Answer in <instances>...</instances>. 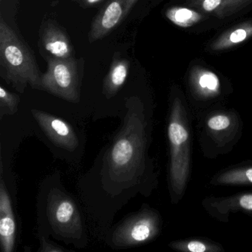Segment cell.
I'll return each mask as SVG.
<instances>
[{
  "instance_id": "cell-21",
  "label": "cell",
  "mask_w": 252,
  "mask_h": 252,
  "mask_svg": "<svg viewBox=\"0 0 252 252\" xmlns=\"http://www.w3.org/2000/svg\"><path fill=\"white\" fill-rule=\"evenodd\" d=\"M65 249L57 245L52 244L47 241L45 238H42L41 240V247L39 249V252H64Z\"/></svg>"
},
{
  "instance_id": "cell-6",
  "label": "cell",
  "mask_w": 252,
  "mask_h": 252,
  "mask_svg": "<svg viewBox=\"0 0 252 252\" xmlns=\"http://www.w3.org/2000/svg\"><path fill=\"white\" fill-rule=\"evenodd\" d=\"M159 231L158 217L144 209L126 218L113 233L112 242L118 248L139 246L153 240Z\"/></svg>"
},
{
  "instance_id": "cell-7",
  "label": "cell",
  "mask_w": 252,
  "mask_h": 252,
  "mask_svg": "<svg viewBox=\"0 0 252 252\" xmlns=\"http://www.w3.org/2000/svg\"><path fill=\"white\" fill-rule=\"evenodd\" d=\"M138 0H109L94 18L88 35L91 43L111 33L130 12Z\"/></svg>"
},
{
  "instance_id": "cell-1",
  "label": "cell",
  "mask_w": 252,
  "mask_h": 252,
  "mask_svg": "<svg viewBox=\"0 0 252 252\" xmlns=\"http://www.w3.org/2000/svg\"><path fill=\"white\" fill-rule=\"evenodd\" d=\"M125 125L110 149L109 175L113 181L135 182L144 166L145 122L141 112L128 106Z\"/></svg>"
},
{
  "instance_id": "cell-11",
  "label": "cell",
  "mask_w": 252,
  "mask_h": 252,
  "mask_svg": "<svg viewBox=\"0 0 252 252\" xmlns=\"http://www.w3.org/2000/svg\"><path fill=\"white\" fill-rule=\"evenodd\" d=\"M252 38V18L237 23L218 35L208 45L210 52L232 49Z\"/></svg>"
},
{
  "instance_id": "cell-12",
  "label": "cell",
  "mask_w": 252,
  "mask_h": 252,
  "mask_svg": "<svg viewBox=\"0 0 252 252\" xmlns=\"http://www.w3.org/2000/svg\"><path fill=\"white\" fill-rule=\"evenodd\" d=\"M189 80L194 92L201 96H214L219 93L220 88L219 78L206 67L201 66L192 67Z\"/></svg>"
},
{
  "instance_id": "cell-16",
  "label": "cell",
  "mask_w": 252,
  "mask_h": 252,
  "mask_svg": "<svg viewBox=\"0 0 252 252\" xmlns=\"http://www.w3.org/2000/svg\"><path fill=\"white\" fill-rule=\"evenodd\" d=\"M225 0H186V3L193 9L205 14L217 17Z\"/></svg>"
},
{
  "instance_id": "cell-3",
  "label": "cell",
  "mask_w": 252,
  "mask_h": 252,
  "mask_svg": "<svg viewBox=\"0 0 252 252\" xmlns=\"http://www.w3.org/2000/svg\"><path fill=\"white\" fill-rule=\"evenodd\" d=\"M181 113V101L176 98L172 106L168 135L171 147V182L177 194H182L189 169V140Z\"/></svg>"
},
{
  "instance_id": "cell-13",
  "label": "cell",
  "mask_w": 252,
  "mask_h": 252,
  "mask_svg": "<svg viewBox=\"0 0 252 252\" xmlns=\"http://www.w3.org/2000/svg\"><path fill=\"white\" fill-rule=\"evenodd\" d=\"M129 70V63L125 59H115L105 77L103 92L107 98L114 96L126 82Z\"/></svg>"
},
{
  "instance_id": "cell-4",
  "label": "cell",
  "mask_w": 252,
  "mask_h": 252,
  "mask_svg": "<svg viewBox=\"0 0 252 252\" xmlns=\"http://www.w3.org/2000/svg\"><path fill=\"white\" fill-rule=\"evenodd\" d=\"M47 70L42 76V90L72 103L80 98V70L79 62L73 58L67 60L46 59Z\"/></svg>"
},
{
  "instance_id": "cell-14",
  "label": "cell",
  "mask_w": 252,
  "mask_h": 252,
  "mask_svg": "<svg viewBox=\"0 0 252 252\" xmlns=\"http://www.w3.org/2000/svg\"><path fill=\"white\" fill-rule=\"evenodd\" d=\"M165 14L174 25L184 29L195 26L209 17L189 6L171 7L166 10Z\"/></svg>"
},
{
  "instance_id": "cell-10",
  "label": "cell",
  "mask_w": 252,
  "mask_h": 252,
  "mask_svg": "<svg viewBox=\"0 0 252 252\" xmlns=\"http://www.w3.org/2000/svg\"><path fill=\"white\" fill-rule=\"evenodd\" d=\"M15 218L3 179L0 182V242L3 252H12L15 243Z\"/></svg>"
},
{
  "instance_id": "cell-24",
  "label": "cell",
  "mask_w": 252,
  "mask_h": 252,
  "mask_svg": "<svg viewBox=\"0 0 252 252\" xmlns=\"http://www.w3.org/2000/svg\"><path fill=\"white\" fill-rule=\"evenodd\" d=\"M74 1H77V2H82L83 0H74Z\"/></svg>"
},
{
  "instance_id": "cell-5",
  "label": "cell",
  "mask_w": 252,
  "mask_h": 252,
  "mask_svg": "<svg viewBox=\"0 0 252 252\" xmlns=\"http://www.w3.org/2000/svg\"><path fill=\"white\" fill-rule=\"evenodd\" d=\"M47 213L56 234L71 240H79L83 235V225L75 202L57 189H52L48 197Z\"/></svg>"
},
{
  "instance_id": "cell-19",
  "label": "cell",
  "mask_w": 252,
  "mask_h": 252,
  "mask_svg": "<svg viewBox=\"0 0 252 252\" xmlns=\"http://www.w3.org/2000/svg\"><path fill=\"white\" fill-rule=\"evenodd\" d=\"M231 122L229 118L224 115H218L213 116L208 121V126L212 130L220 131L229 126Z\"/></svg>"
},
{
  "instance_id": "cell-20",
  "label": "cell",
  "mask_w": 252,
  "mask_h": 252,
  "mask_svg": "<svg viewBox=\"0 0 252 252\" xmlns=\"http://www.w3.org/2000/svg\"><path fill=\"white\" fill-rule=\"evenodd\" d=\"M186 250L191 252H204L210 251L209 246L200 241H190L185 246Z\"/></svg>"
},
{
  "instance_id": "cell-17",
  "label": "cell",
  "mask_w": 252,
  "mask_h": 252,
  "mask_svg": "<svg viewBox=\"0 0 252 252\" xmlns=\"http://www.w3.org/2000/svg\"><path fill=\"white\" fill-rule=\"evenodd\" d=\"M20 98L17 94L10 92L3 86L0 87V106L1 116L4 114L13 115L18 110Z\"/></svg>"
},
{
  "instance_id": "cell-9",
  "label": "cell",
  "mask_w": 252,
  "mask_h": 252,
  "mask_svg": "<svg viewBox=\"0 0 252 252\" xmlns=\"http://www.w3.org/2000/svg\"><path fill=\"white\" fill-rule=\"evenodd\" d=\"M39 46L48 56L46 59L67 60L74 57L73 46L65 32L51 20L41 26Z\"/></svg>"
},
{
  "instance_id": "cell-22",
  "label": "cell",
  "mask_w": 252,
  "mask_h": 252,
  "mask_svg": "<svg viewBox=\"0 0 252 252\" xmlns=\"http://www.w3.org/2000/svg\"><path fill=\"white\" fill-rule=\"evenodd\" d=\"M240 206L246 210H252V194H245L239 200Z\"/></svg>"
},
{
  "instance_id": "cell-2",
  "label": "cell",
  "mask_w": 252,
  "mask_h": 252,
  "mask_svg": "<svg viewBox=\"0 0 252 252\" xmlns=\"http://www.w3.org/2000/svg\"><path fill=\"white\" fill-rule=\"evenodd\" d=\"M0 63L2 76L19 92L28 85L42 90V76L34 56L14 29L0 18Z\"/></svg>"
},
{
  "instance_id": "cell-23",
  "label": "cell",
  "mask_w": 252,
  "mask_h": 252,
  "mask_svg": "<svg viewBox=\"0 0 252 252\" xmlns=\"http://www.w3.org/2000/svg\"><path fill=\"white\" fill-rule=\"evenodd\" d=\"M102 0H83L82 5L85 7H92L101 2Z\"/></svg>"
},
{
  "instance_id": "cell-18",
  "label": "cell",
  "mask_w": 252,
  "mask_h": 252,
  "mask_svg": "<svg viewBox=\"0 0 252 252\" xmlns=\"http://www.w3.org/2000/svg\"><path fill=\"white\" fill-rule=\"evenodd\" d=\"M251 4H252V0H225L218 11L217 18L225 19L232 17L246 9Z\"/></svg>"
},
{
  "instance_id": "cell-15",
  "label": "cell",
  "mask_w": 252,
  "mask_h": 252,
  "mask_svg": "<svg viewBox=\"0 0 252 252\" xmlns=\"http://www.w3.org/2000/svg\"><path fill=\"white\" fill-rule=\"evenodd\" d=\"M218 182L225 184H252V168L225 172L219 177Z\"/></svg>"
},
{
  "instance_id": "cell-8",
  "label": "cell",
  "mask_w": 252,
  "mask_h": 252,
  "mask_svg": "<svg viewBox=\"0 0 252 252\" xmlns=\"http://www.w3.org/2000/svg\"><path fill=\"white\" fill-rule=\"evenodd\" d=\"M32 113L42 130L56 145L68 151H73L78 147L77 136L65 121L40 110H32Z\"/></svg>"
}]
</instances>
